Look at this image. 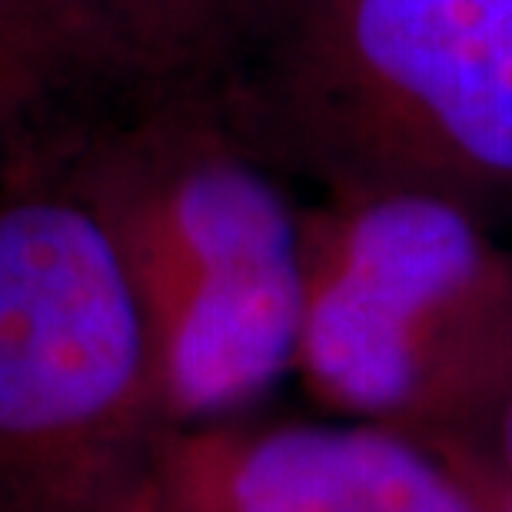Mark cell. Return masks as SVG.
<instances>
[{
    "label": "cell",
    "mask_w": 512,
    "mask_h": 512,
    "mask_svg": "<svg viewBox=\"0 0 512 512\" xmlns=\"http://www.w3.org/2000/svg\"><path fill=\"white\" fill-rule=\"evenodd\" d=\"M217 100L326 190L512 213V0H276Z\"/></svg>",
    "instance_id": "cell-1"
},
{
    "label": "cell",
    "mask_w": 512,
    "mask_h": 512,
    "mask_svg": "<svg viewBox=\"0 0 512 512\" xmlns=\"http://www.w3.org/2000/svg\"><path fill=\"white\" fill-rule=\"evenodd\" d=\"M266 163L213 100L150 104L77 157L137 290L170 429L240 416L293 373L303 210Z\"/></svg>",
    "instance_id": "cell-2"
},
{
    "label": "cell",
    "mask_w": 512,
    "mask_h": 512,
    "mask_svg": "<svg viewBox=\"0 0 512 512\" xmlns=\"http://www.w3.org/2000/svg\"><path fill=\"white\" fill-rule=\"evenodd\" d=\"M170 433L124 256L74 173L0 177V512H133Z\"/></svg>",
    "instance_id": "cell-3"
},
{
    "label": "cell",
    "mask_w": 512,
    "mask_h": 512,
    "mask_svg": "<svg viewBox=\"0 0 512 512\" xmlns=\"http://www.w3.org/2000/svg\"><path fill=\"white\" fill-rule=\"evenodd\" d=\"M293 373L320 406L439 443L512 363V253L483 213L336 187L303 210Z\"/></svg>",
    "instance_id": "cell-4"
},
{
    "label": "cell",
    "mask_w": 512,
    "mask_h": 512,
    "mask_svg": "<svg viewBox=\"0 0 512 512\" xmlns=\"http://www.w3.org/2000/svg\"><path fill=\"white\" fill-rule=\"evenodd\" d=\"M150 512H479V503L436 446L399 429L230 416L160 439Z\"/></svg>",
    "instance_id": "cell-5"
},
{
    "label": "cell",
    "mask_w": 512,
    "mask_h": 512,
    "mask_svg": "<svg viewBox=\"0 0 512 512\" xmlns=\"http://www.w3.org/2000/svg\"><path fill=\"white\" fill-rule=\"evenodd\" d=\"M107 84L147 104L220 97L276 0H57Z\"/></svg>",
    "instance_id": "cell-6"
},
{
    "label": "cell",
    "mask_w": 512,
    "mask_h": 512,
    "mask_svg": "<svg viewBox=\"0 0 512 512\" xmlns=\"http://www.w3.org/2000/svg\"><path fill=\"white\" fill-rule=\"evenodd\" d=\"M107 84L57 0H0V177L40 163L57 114Z\"/></svg>",
    "instance_id": "cell-7"
},
{
    "label": "cell",
    "mask_w": 512,
    "mask_h": 512,
    "mask_svg": "<svg viewBox=\"0 0 512 512\" xmlns=\"http://www.w3.org/2000/svg\"><path fill=\"white\" fill-rule=\"evenodd\" d=\"M429 446L512 489V363L499 376L486 403L476 409V416L456 436Z\"/></svg>",
    "instance_id": "cell-8"
},
{
    "label": "cell",
    "mask_w": 512,
    "mask_h": 512,
    "mask_svg": "<svg viewBox=\"0 0 512 512\" xmlns=\"http://www.w3.org/2000/svg\"><path fill=\"white\" fill-rule=\"evenodd\" d=\"M443 456H446V453H443ZM446 459L453 463L456 473L463 476V483L469 486V493L476 496L479 512H512V489H509V486L496 483V479L483 476L479 469L466 466V463H459V459H453V456H446Z\"/></svg>",
    "instance_id": "cell-9"
},
{
    "label": "cell",
    "mask_w": 512,
    "mask_h": 512,
    "mask_svg": "<svg viewBox=\"0 0 512 512\" xmlns=\"http://www.w3.org/2000/svg\"><path fill=\"white\" fill-rule=\"evenodd\" d=\"M133 512H150V489H147V496H143V503L133 509Z\"/></svg>",
    "instance_id": "cell-10"
}]
</instances>
